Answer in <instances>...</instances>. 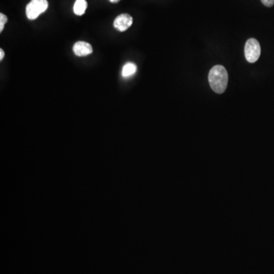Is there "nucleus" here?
Wrapping results in <instances>:
<instances>
[{
    "mask_svg": "<svg viewBox=\"0 0 274 274\" xmlns=\"http://www.w3.org/2000/svg\"><path fill=\"white\" fill-rule=\"evenodd\" d=\"M208 79L212 89L217 94H223L227 88L229 75L226 68L221 65H216L210 69Z\"/></svg>",
    "mask_w": 274,
    "mask_h": 274,
    "instance_id": "nucleus-1",
    "label": "nucleus"
},
{
    "mask_svg": "<svg viewBox=\"0 0 274 274\" xmlns=\"http://www.w3.org/2000/svg\"><path fill=\"white\" fill-rule=\"evenodd\" d=\"M48 8L47 0H32L26 7V16L29 20L38 19Z\"/></svg>",
    "mask_w": 274,
    "mask_h": 274,
    "instance_id": "nucleus-2",
    "label": "nucleus"
},
{
    "mask_svg": "<svg viewBox=\"0 0 274 274\" xmlns=\"http://www.w3.org/2000/svg\"><path fill=\"white\" fill-rule=\"evenodd\" d=\"M260 44L254 38H250L246 42L244 46V56L246 60L251 63H255L260 58Z\"/></svg>",
    "mask_w": 274,
    "mask_h": 274,
    "instance_id": "nucleus-3",
    "label": "nucleus"
},
{
    "mask_svg": "<svg viewBox=\"0 0 274 274\" xmlns=\"http://www.w3.org/2000/svg\"><path fill=\"white\" fill-rule=\"evenodd\" d=\"M133 25V18L129 14H121L115 19L114 26L121 32H125Z\"/></svg>",
    "mask_w": 274,
    "mask_h": 274,
    "instance_id": "nucleus-4",
    "label": "nucleus"
},
{
    "mask_svg": "<svg viewBox=\"0 0 274 274\" xmlns=\"http://www.w3.org/2000/svg\"><path fill=\"white\" fill-rule=\"evenodd\" d=\"M74 53L78 57H86L93 52L91 44L85 41H78L72 47Z\"/></svg>",
    "mask_w": 274,
    "mask_h": 274,
    "instance_id": "nucleus-5",
    "label": "nucleus"
},
{
    "mask_svg": "<svg viewBox=\"0 0 274 274\" xmlns=\"http://www.w3.org/2000/svg\"><path fill=\"white\" fill-rule=\"evenodd\" d=\"M88 4L86 0H76L74 4L73 11L76 16H81L85 14Z\"/></svg>",
    "mask_w": 274,
    "mask_h": 274,
    "instance_id": "nucleus-6",
    "label": "nucleus"
},
{
    "mask_svg": "<svg viewBox=\"0 0 274 274\" xmlns=\"http://www.w3.org/2000/svg\"><path fill=\"white\" fill-rule=\"evenodd\" d=\"M136 70H137V66H136V65L135 64V63H126L122 69L123 77L127 78V77L132 76V75H133L136 73Z\"/></svg>",
    "mask_w": 274,
    "mask_h": 274,
    "instance_id": "nucleus-7",
    "label": "nucleus"
},
{
    "mask_svg": "<svg viewBox=\"0 0 274 274\" xmlns=\"http://www.w3.org/2000/svg\"><path fill=\"white\" fill-rule=\"evenodd\" d=\"M8 21V18L4 13L0 14V32H2L4 31V27H5L6 23Z\"/></svg>",
    "mask_w": 274,
    "mask_h": 274,
    "instance_id": "nucleus-8",
    "label": "nucleus"
},
{
    "mask_svg": "<svg viewBox=\"0 0 274 274\" xmlns=\"http://www.w3.org/2000/svg\"><path fill=\"white\" fill-rule=\"evenodd\" d=\"M261 3L266 7H272L274 5V0H261Z\"/></svg>",
    "mask_w": 274,
    "mask_h": 274,
    "instance_id": "nucleus-9",
    "label": "nucleus"
},
{
    "mask_svg": "<svg viewBox=\"0 0 274 274\" xmlns=\"http://www.w3.org/2000/svg\"><path fill=\"white\" fill-rule=\"evenodd\" d=\"M5 57V52L3 49H0V60H3V59Z\"/></svg>",
    "mask_w": 274,
    "mask_h": 274,
    "instance_id": "nucleus-10",
    "label": "nucleus"
},
{
    "mask_svg": "<svg viewBox=\"0 0 274 274\" xmlns=\"http://www.w3.org/2000/svg\"><path fill=\"white\" fill-rule=\"evenodd\" d=\"M109 1L110 2L112 3V4H118L121 0H109Z\"/></svg>",
    "mask_w": 274,
    "mask_h": 274,
    "instance_id": "nucleus-11",
    "label": "nucleus"
}]
</instances>
